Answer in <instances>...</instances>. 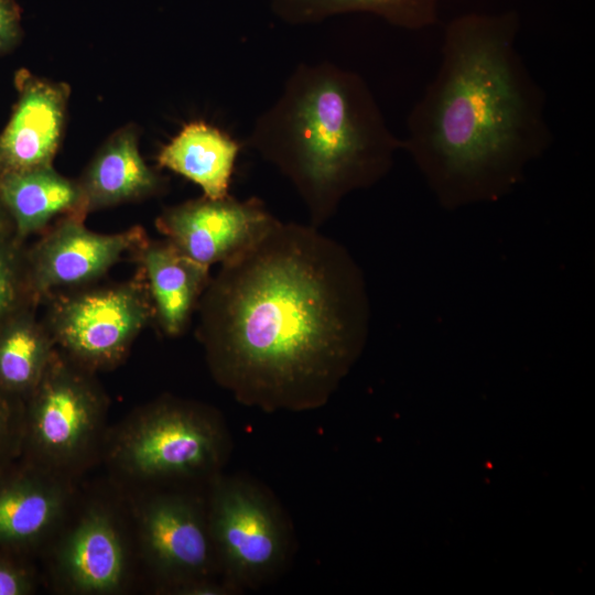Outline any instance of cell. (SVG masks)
<instances>
[{
  "label": "cell",
  "mask_w": 595,
  "mask_h": 595,
  "mask_svg": "<svg viewBox=\"0 0 595 595\" xmlns=\"http://www.w3.org/2000/svg\"><path fill=\"white\" fill-rule=\"evenodd\" d=\"M196 313L213 379L269 413L324 407L359 354L370 314L347 249L312 225L277 218L220 264Z\"/></svg>",
  "instance_id": "cell-1"
},
{
  "label": "cell",
  "mask_w": 595,
  "mask_h": 595,
  "mask_svg": "<svg viewBox=\"0 0 595 595\" xmlns=\"http://www.w3.org/2000/svg\"><path fill=\"white\" fill-rule=\"evenodd\" d=\"M520 24L515 10L448 21L410 110L402 150L444 208L502 198L553 141L545 93L517 48Z\"/></svg>",
  "instance_id": "cell-2"
},
{
  "label": "cell",
  "mask_w": 595,
  "mask_h": 595,
  "mask_svg": "<svg viewBox=\"0 0 595 595\" xmlns=\"http://www.w3.org/2000/svg\"><path fill=\"white\" fill-rule=\"evenodd\" d=\"M247 145L290 181L318 228L348 194L389 172L402 139L359 74L323 62L295 67Z\"/></svg>",
  "instance_id": "cell-3"
},
{
  "label": "cell",
  "mask_w": 595,
  "mask_h": 595,
  "mask_svg": "<svg viewBox=\"0 0 595 595\" xmlns=\"http://www.w3.org/2000/svg\"><path fill=\"white\" fill-rule=\"evenodd\" d=\"M231 452L223 416L207 404L162 396L108 429L101 455L125 490L206 484Z\"/></svg>",
  "instance_id": "cell-4"
},
{
  "label": "cell",
  "mask_w": 595,
  "mask_h": 595,
  "mask_svg": "<svg viewBox=\"0 0 595 595\" xmlns=\"http://www.w3.org/2000/svg\"><path fill=\"white\" fill-rule=\"evenodd\" d=\"M42 580L67 595H120L140 577L131 516L125 491L109 482L78 490L41 556Z\"/></svg>",
  "instance_id": "cell-5"
},
{
  "label": "cell",
  "mask_w": 595,
  "mask_h": 595,
  "mask_svg": "<svg viewBox=\"0 0 595 595\" xmlns=\"http://www.w3.org/2000/svg\"><path fill=\"white\" fill-rule=\"evenodd\" d=\"M109 399L93 372L56 350L40 382L24 400L20 458L80 482L101 462Z\"/></svg>",
  "instance_id": "cell-6"
},
{
  "label": "cell",
  "mask_w": 595,
  "mask_h": 595,
  "mask_svg": "<svg viewBox=\"0 0 595 595\" xmlns=\"http://www.w3.org/2000/svg\"><path fill=\"white\" fill-rule=\"evenodd\" d=\"M122 490L129 505L140 576L155 593L181 595L194 583L220 576L205 493L186 486Z\"/></svg>",
  "instance_id": "cell-7"
},
{
  "label": "cell",
  "mask_w": 595,
  "mask_h": 595,
  "mask_svg": "<svg viewBox=\"0 0 595 595\" xmlns=\"http://www.w3.org/2000/svg\"><path fill=\"white\" fill-rule=\"evenodd\" d=\"M136 271L120 282H97L45 298L42 318L57 350L96 374L126 360L154 317L144 275Z\"/></svg>",
  "instance_id": "cell-8"
},
{
  "label": "cell",
  "mask_w": 595,
  "mask_h": 595,
  "mask_svg": "<svg viewBox=\"0 0 595 595\" xmlns=\"http://www.w3.org/2000/svg\"><path fill=\"white\" fill-rule=\"evenodd\" d=\"M210 537L221 578L235 589L257 588L284 566L289 523L261 485L244 476H214L206 484Z\"/></svg>",
  "instance_id": "cell-9"
},
{
  "label": "cell",
  "mask_w": 595,
  "mask_h": 595,
  "mask_svg": "<svg viewBox=\"0 0 595 595\" xmlns=\"http://www.w3.org/2000/svg\"><path fill=\"white\" fill-rule=\"evenodd\" d=\"M85 219L63 216L26 244L29 284L40 304L52 293L99 282L149 238L140 225L106 234L87 228Z\"/></svg>",
  "instance_id": "cell-10"
},
{
  "label": "cell",
  "mask_w": 595,
  "mask_h": 595,
  "mask_svg": "<svg viewBox=\"0 0 595 595\" xmlns=\"http://www.w3.org/2000/svg\"><path fill=\"white\" fill-rule=\"evenodd\" d=\"M273 217L264 204L250 197L201 196L166 207L155 228L191 259L212 267L237 256L268 229Z\"/></svg>",
  "instance_id": "cell-11"
},
{
  "label": "cell",
  "mask_w": 595,
  "mask_h": 595,
  "mask_svg": "<svg viewBox=\"0 0 595 595\" xmlns=\"http://www.w3.org/2000/svg\"><path fill=\"white\" fill-rule=\"evenodd\" d=\"M79 482L18 458L0 470V549L40 558L68 515Z\"/></svg>",
  "instance_id": "cell-12"
},
{
  "label": "cell",
  "mask_w": 595,
  "mask_h": 595,
  "mask_svg": "<svg viewBox=\"0 0 595 595\" xmlns=\"http://www.w3.org/2000/svg\"><path fill=\"white\" fill-rule=\"evenodd\" d=\"M19 99L0 134V175L53 165L64 134L69 87L21 74Z\"/></svg>",
  "instance_id": "cell-13"
},
{
  "label": "cell",
  "mask_w": 595,
  "mask_h": 595,
  "mask_svg": "<svg viewBox=\"0 0 595 595\" xmlns=\"http://www.w3.org/2000/svg\"><path fill=\"white\" fill-rule=\"evenodd\" d=\"M130 257L144 275L153 322L164 336H181L210 280V267L191 259L165 238H148Z\"/></svg>",
  "instance_id": "cell-14"
},
{
  "label": "cell",
  "mask_w": 595,
  "mask_h": 595,
  "mask_svg": "<svg viewBox=\"0 0 595 595\" xmlns=\"http://www.w3.org/2000/svg\"><path fill=\"white\" fill-rule=\"evenodd\" d=\"M76 181L86 215L150 198L162 193L166 186L165 177L142 158L134 126H126L113 132Z\"/></svg>",
  "instance_id": "cell-15"
},
{
  "label": "cell",
  "mask_w": 595,
  "mask_h": 595,
  "mask_svg": "<svg viewBox=\"0 0 595 595\" xmlns=\"http://www.w3.org/2000/svg\"><path fill=\"white\" fill-rule=\"evenodd\" d=\"M0 201L15 236L23 241L63 216L87 217L77 181L53 165L0 175Z\"/></svg>",
  "instance_id": "cell-16"
},
{
  "label": "cell",
  "mask_w": 595,
  "mask_h": 595,
  "mask_svg": "<svg viewBox=\"0 0 595 595\" xmlns=\"http://www.w3.org/2000/svg\"><path fill=\"white\" fill-rule=\"evenodd\" d=\"M239 143L204 121H192L160 150L159 167L173 171L203 191L209 198L229 195Z\"/></svg>",
  "instance_id": "cell-17"
},
{
  "label": "cell",
  "mask_w": 595,
  "mask_h": 595,
  "mask_svg": "<svg viewBox=\"0 0 595 595\" xmlns=\"http://www.w3.org/2000/svg\"><path fill=\"white\" fill-rule=\"evenodd\" d=\"M36 302L0 324V391L24 401L34 390L57 348Z\"/></svg>",
  "instance_id": "cell-18"
},
{
  "label": "cell",
  "mask_w": 595,
  "mask_h": 595,
  "mask_svg": "<svg viewBox=\"0 0 595 595\" xmlns=\"http://www.w3.org/2000/svg\"><path fill=\"white\" fill-rule=\"evenodd\" d=\"M279 14L295 23L315 22L329 15L367 12L412 31L439 22L440 0H273Z\"/></svg>",
  "instance_id": "cell-19"
},
{
  "label": "cell",
  "mask_w": 595,
  "mask_h": 595,
  "mask_svg": "<svg viewBox=\"0 0 595 595\" xmlns=\"http://www.w3.org/2000/svg\"><path fill=\"white\" fill-rule=\"evenodd\" d=\"M25 249L26 241L13 230L0 234V324L21 306L39 303L29 284Z\"/></svg>",
  "instance_id": "cell-20"
},
{
  "label": "cell",
  "mask_w": 595,
  "mask_h": 595,
  "mask_svg": "<svg viewBox=\"0 0 595 595\" xmlns=\"http://www.w3.org/2000/svg\"><path fill=\"white\" fill-rule=\"evenodd\" d=\"M33 558L0 549V595H31L43 582Z\"/></svg>",
  "instance_id": "cell-21"
},
{
  "label": "cell",
  "mask_w": 595,
  "mask_h": 595,
  "mask_svg": "<svg viewBox=\"0 0 595 595\" xmlns=\"http://www.w3.org/2000/svg\"><path fill=\"white\" fill-rule=\"evenodd\" d=\"M24 401L0 391V470L21 456Z\"/></svg>",
  "instance_id": "cell-22"
},
{
  "label": "cell",
  "mask_w": 595,
  "mask_h": 595,
  "mask_svg": "<svg viewBox=\"0 0 595 595\" xmlns=\"http://www.w3.org/2000/svg\"><path fill=\"white\" fill-rule=\"evenodd\" d=\"M21 33V13L15 0H0V53L11 47Z\"/></svg>",
  "instance_id": "cell-23"
},
{
  "label": "cell",
  "mask_w": 595,
  "mask_h": 595,
  "mask_svg": "<svg viewBox=\"0 0 595 595\" xmlns=\"http://www.w3.org/2000/svg\"><path fill=\"white\" fill-rule=\"evenodd\" d=\"M13 230L11 219L6 208L0 201V234L4 231Z\"/></svg>",
  "instance_id": "cell-24"
}]
</instances>
